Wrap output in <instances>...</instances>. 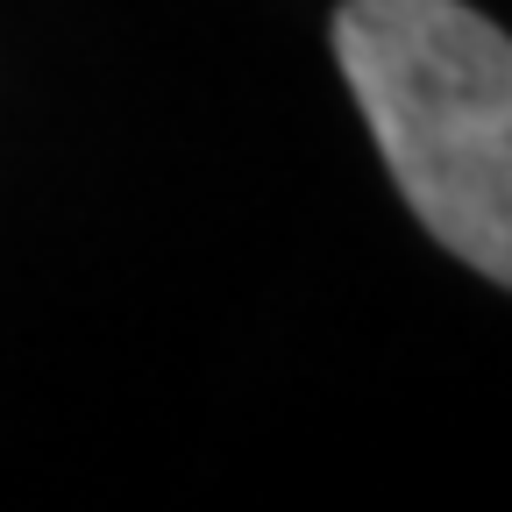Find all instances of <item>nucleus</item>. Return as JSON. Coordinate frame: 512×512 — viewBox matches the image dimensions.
I'll return each instance as SVG.
<instances>
[{"label": "nucleus", "mask_w": 512, "mask_h": 512, "mask_svg": "<svg viewBox=\"0 0 512 512\" xmlns=\"http://www.w3.org/2000/svg\"><path fill=\"white\" fill-rule=\"evenodd\" d=\"M335 64L413 221L512 292V36L463 0H342Z\"/></svg>", "instance_id": "obj_1"}]
</instances>
